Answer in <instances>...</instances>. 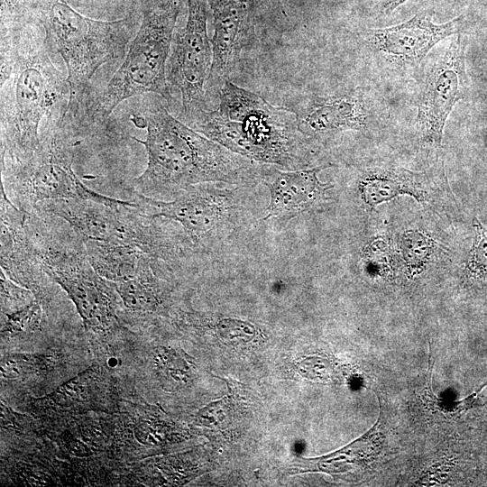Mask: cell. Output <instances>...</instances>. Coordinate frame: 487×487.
<instances>
[{
	"label": "cell",
	"mask_w": 487,
	"mask_h": 487,
	"mask_svg": "<svg viewBox=\"0 0 487 487\" xmlns=\"http://www.w3.org/2000/svg\"><path fill=\"white\" fill-rule=\"evenodd\" d=\"M133 123L146 129L144 140L133 137L147 152V166L133 179L134 193L170 200L185 188L215 182L258 186L264 164L254 162L193 130L171 115L160 99H152Z\"/></svg>",
	"instance_id": "6da1fadb"
},
{
	"label": "cell",
	"mask_w": 487,
	"mask_h": 487,
	"mask_svg": "<svg viewBox=\"0 0 487 487\" xmlns=\"http://www.w3.org/2000/svg\"><path fill=\"white\" fill-rule=\"evenodd\" d=\"M44 32L24 24L1 31V163L29 160L43 119L66 116L69 87Z\"/></svg>",
	"instance_id": "7a4b0ae2"
},
{
	"label": "cell",
	"mask_w": 487,
	"mask_h": 487,
	"mask_svg": "<svg viewBox=\"0 0 487 487\" xmlns=\"http://www.w3.org/2000/svg\"><path fill=\"white\" fill-rule=\"evenodd\" d=\"M217 106L207 107L188 126L260 164L294 170L312 167L310 142L299 132L294 113L274 106L260 95L223 79L207 95Z\"/></svg>",
	"instance_id": "3957f363"
},
{
	"label": "cell",
	"mask_w": 487,
	"mask_h": 487,
	"mask_svg": "<svg viewBox=\"0 0 487 487\" xmlns=\"http://www.w3.org/2000/svg\"><path fill=\"white\" fill-rule=\"evenodd\" d=\"M216 184L192 185L170 200L134 193L133 201L145 215L176 225L193 258L218 257L244 244L262 225L265 207H260L256 198L257 186L221 188Z\"/></svg>",
	"instance_id": "277c9868"
},
{
	"label": "cell",
	"mask_w": 487,
	"mask_h": 487,
	"mask_svg": "<svg viewBox=\"0 0 487 487\" xmlns=\"http://www.w3.org/2000/svg\"><path fill=\"white\" fill-rule=\"evenodd\" d=\"M32 11L46 41L62 57L69 98L67 115L76 117L96 71L126 54L133 36V21H100L87 17L65 0H33Z\"/></svg>",
	"instance_id": "5b68a950"
},
{
	"label": "cell",
	"mask_w": 487,
	"mask_h": 487,
	"mask_svg": "<svg viewBox=\"0 0 487 487\" xmlns=\"http://www.w3.org/2000/svg\"><path fill=\"white\" fill-rule=\"evenodd\" d=\"M36 208L68 224L81 240L131 246L173 267L191 259L179 228L166 219L145 215L133 200L112 207L90 200L57 199L41 202Z\"/></svg>",
	"instance_id": "8992f818"
},
{
	"label": "cell",
	"mask_w": 487,
	"mask_h": 487,
	"mask_svg": "<svg viewBox=\"0 0 487 487\" xmlns=\"http://www.w3.org/2000/svg\"><path fill=\"white\" fill-rule=\"evenodd\" d=\"M77 141L68 116L48 120L32 156L24 161L1 163V189L18 208L32 212L38 204L57 199L90 200L107 206L130 204L87 188L72 168Z\"/></svg>",
	"instance_id": "52a82bcc"
},
{
	"label": "cell",
	"mask_w": 487,
	"mask_h": 487,
	"mask_svg": "<svg viewBox=\"0 0 487 487\" xmlns=\"http://www.w3.org/2000/svg\"><path fill=\"white\" fill-rule=\"evenodd\" d=\"M179 9V0H152L146 5L123 63L92 105L93 122L104 121L121 102L145 93L170 103L167 63Z\"/></svg>",
	"instance_id": "ba28073f"
},
{
	"label": "cell",
	"mask_w": 487,
	"mask_h": 487,
	"mask_svg": "<svg viewBox=\"0 0 487 487\" xmlns=\"http://www.w3.org/2000/svg\"><path fill=\"white\" fill-rule=\"evenodd\" d=\"M27 228L37 260L44 273L59 284L76 306L84 326L106 332L116 326V290L113 282L101 277L90 264L84 245H61L52 234L40 229L36 216Z\"/></svg>",
	"instance_id": "9c48e42d"
},
{
	"label": "cell",
	"mask_w": 487,
	"mask_h": 487,
	"mask_svg": "<svg viewBox=\"0 0 487 487\" xmlns=\"http://www.w3.org/2000/svg\"><path fill=\"white\" fill-rule=\"evenodd\" d=\"M207 2L188 0L187 20L183 27L175 29L167 63L169 88L180 94L179 119L187 125L207 109L213 49L207 31Z\"/></svg>",
	"instance_id": "30bf717a"
},
{
	"label": "cell",
	"mask_w": 487,
	"mask_h": 487,
	"mask_svg": "<svg viewBox=\"0 0 487 487\" xmlns=\"http://www.w3.org/2000/svg\"><path fill=\"white\" fill-rule=\"evenodd\" d=\"M467 39L461 32L427 71L418 96L417 125L425 144L440 147L446 119L469 89L465 70Z\"/></svg>",
	"instance_id": "8fae6325"
},
{
	"label": "cell",
	"mask_w": 487,
	"mask_h": 487,
	"mask_svg": "<svg viewBox=\"0 0 487 487\" xmlns=\"http://www.w3.org/2000/svg\"><path fill=\"white\" fill-rule=\"evenodd\" d=\"M332 163L309 168L281 170L274 165L264 164L261 184L269 191V202L261 223L284 227L295 217L319 207L328 200L326 191L333 184L320 181L317 174Z\"/></svg>",
	"instance_id": "7c38bea8"
},
{
	"label": "cell",
	"mask_w": 487,
	"mask_h": 487,
	"mask_svg": "<svg viewBox=\"0 0 487 487\" xmlns=\"http://www.w3.org/2000/svg\"><path fill=\"white\" fill-rule=\"evenodd\" d=\"M284 106L295 114L299 132L309 142L324 141L346 131H363L371 117L367 101L358 91L294 95Z\"/></svg>",
	"instance_id": "4fadbf2b"
},
{
	"label": "cell",
	"mask_w": 487,
	"mask_h": 487,
	"mask_svg": "<svg viewBox=\"0 0 487 487\" xmlns=\"http://www.w3.org/2000/svg\"><path fill=\"white\" fill-rule=\"evenodd\" d=\"M464 27L463 15L437 24L423 12L400 24L370 30L368 40L375 51L389 60L418 65L436 43L462 32Z\"/></svg>",
	"instance_id": "5bb4252c"
},
{
	"label": "cell",
	"mask_w": 487,
	"mask_h": 487,
	"mask_svg": "<svg viewBox=\"0 0 487 487\" xmlns=\"http://www.w3.org/2000/svg\"><path fill=\"white\" fill-rule=\"evenodd\" d=\"M213 13V61L207 91L218 85L235 65L249 23L252 0H207Z\"/></svg>",
	"instance_id": "9a60e30c"
},
{
	"label": "cell",
	"mask_w": 487,
	"mask_h": 487,
	"mask_svg": "<svg viewBox=\"0 0 487 487\" xmlns=\"http://www.w3.org/2000/svg\"><path fill=\"white\" fill-rule=\"evenodd\" d=\"M425 179V173L402 168L365 170L358 175L357 190L361 199L370 207L400 195H409L418 201H427Z\"/></svg>",
	"instance_id": "2e32d148"
},
{
	"label": "cell",
	"mask_w": 487,
	"mask_h": 487,
	"mask_svg": "<svg viewBox=\"0 0 487 487\" xmlns=\"http://www.w3.org/2000/svg\"><path fill=\"white\" fill-rule=\"evenodd\" d=\"M81 241L92 267L111 282L133 278L149 257L143 252L127 245L89 239Z\"/></svg>",
	"instance_id": "e0dca14e"
},
{
	"label": "cell",
	"mask_w": 487,
	"mask_h": 487,
	"mask_svg": "<svg viewBox=\"0 0 487 487\" xmlns=\"http://www.w3.org/2000/svg\"><path fill=\"white\" fill-rule=\"evenodd\" d=\"M107 389L102 373L92 367L40 401L45 409L54 411L91 409L103 404Z\"/></svg>",
	"instance_id": "ac0fdd59"
},
{
	"label": "cell",
	"mask_w": 487,
	"mask_h": 487,
	"mask_svg": "<svg viewBox=\"0 0 487 487\" xmlns=\"http://www.w3.org/2000/svg\"><path fill=\"white\" fill-rule=\"evenodd\" d=\"M2 313L5 315L2 320L3 334H28L41 328L42 310L38 299H32Z\"/></svg>",
	"instance_id": "d6986e66"
},
{
	"label": "cell",
	"mask_w": 487,
	"mask_h": 487,
	"mask_svg": "<svg viewBox=\"0 0 487 487\" xmlns=\"http://www.w3.org/2000/svg\"><path fill=\"white\" fill-rule=\"evenodd\" d=\"M52 363L53 357L50 354H13L3 360L1 372L5 378L23 379L48 372Z\"/></svg>",
	"instance_id": "ffe728a7"
},
{
	"label": "cell",
	"mask_w": 487,
	"mask_h": 487,
	"mask_svg": "<svg viewBox=\"0 0 487 487\" xmlns=\"http://www.w3.org/2000/svg\"><path fill=\"white\" fill-rule=\"evenodd\" d=\"M186 354L173 349L160 348L156 351L154 363L157 372L162 380L172 384L183 383L188 381L190 373Z\"/></svg>",
	"instance_id": "44dd1931"
},
{
	"label": "cell",
	"mask_w": 487,
	"mask_h": 487,
	"mask_svg": "<svg viewBox=\"0 0 487 487\" xmlns=\"http://www.w3.org/2000/svg\"><path fill=\"white\" fill-rule=\"evenodd\" d=\"M474 238L466 262L465 270L470 277L487 279V228L476 218L473 219Z\"/></svg>",
	"instance_id": "7402d4cb"
},
{
	"label": "cell",
	"mask_w": 487,
	"mask_h": 487,
	"mask_svg": "<svg viewBox=\"0 0 487 487\" xmlns=\"http://www.w3.org/2000/svg\"><path fill=\"white\" fill-rule=\"evenodd\" d=\"M33 0H1V31L26 24L25 16L32 11Z\"/></svg>",
	"instance_id": "603a6c76"
},
{
	"label": "cell",
	"mask_w": 487,
	"mask_h": 487,
	"mask_svg": "<svg viewBox=\"0 0 487 487\" xmlns=\"http://www.w3.org/2000/svg\"><path fill=\"white\" fill-rule=\"evenodd\" d=\"M402 253L407 262L415 267L423 264L428 256L430 244L423 234L409 232L402 238Z\"/></svg>",
	"instance_id": "cb8c5ba5"
},
{
	"label": "cell",
	"mask_w": 487,
	"mask_h": 487,
	"mask_svg": "<svg viewBox=\"0 0 487 487\" xmlns=\"http://www.w3.org/2000/svg\"><path fill=\"white\" fill-rule=\"evenodd\" d=\"M134 432L140 442L160 445L164 443L166 439L168 427L164 421L146 416L140 418L136 422Z\"/></svg>",
	"instance_id": "d4e9b609"
},
{
	"label": "cell",
	"mask_w": 487,
	"mask_h": 487,
	"mask_svg": "<svg viewBox=\"0 0 487 487\" xmlns=\"http://www.w3.org/2000/svg\"><path fill=\"white\" fill-rule=\"evenodd\" d=\"M406 1L408 0H380L376 10L380 14L388 15Z\"/></svg>",
	"instance_id": "484cf974"
}]
</instances>
